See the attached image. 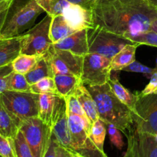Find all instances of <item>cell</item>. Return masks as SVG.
I'll return each instance as SVG.
<instances>
[{
	"mask_svg": "<svg viewBox=\"0 0 157 157\" xmlns=\"http://www.w3.org/2000/svg\"><path fill=\"white\" fill-rule=\"evenodd\" d=\"M94 26L128 39L151 30L157 9L148 0L97 1L93 9Z\"/></svg>",
	"mask_w": 157,
	"mask_h": 157,
	"instance_id": "cell-1",
	"label": "cell"
},
{
	"mask_svg": "<svg viewBox=\"0 0 157 157\" xmlns=\"http://www.w3.org/2000/svg\"><path fill=\"white\" fill-rule=\"evenodd\" d=\"M94 99L99 118L106 124H111L126 133L133 128V113L113 93L109 84L86 86Z\"/></svg>",
	"mask_w": 157,
	"mask_h": 157,
	"instance_id": "cell-2",
	"label": "cell"
},
{
	"mask_svg": "<svg viewBox=\"0 0 157 157\" xmlns=\"http://www.w3.org/2000/svg\"><path fill=\"white\" fill-rule=\"evenodd\" d=\"M44 12L36 0L13 3L9 9L0 29V39L19 36L30 29L38 15Z\"/></svg>",
	"mask_w": 157,
	"mask_h": 157,
	"instance_id": "cell-3",
	"label": "cell"
},
{
	"mask_svg": "<svg viewBox=\"0 0 157 157\" xmlns=\"http://www.w3.org/2000/svg\"><path fill=\"white\" fill-rule=\"evenodd\" d=\"M87 41L89 53L98 54L109 59H111L126 45L136 43L100 26H94L87 30Z\"/></svg>",
	"mask_w": 157,
	"mask_h": 157,
	"instance_id": "cell-4",
	"label": "cell"
},
{
	"mask_svg": "<svg viewBox=\"0 0 157 157\" xmlns=\"http://www.w3.org/2000/svg\"><path fill=\"white\" fill-rule=\"evenodd\" d=\"M0 97L6 109L21 123L38 117L39 94L31 91L6 90Z\"/></svg>",
	"mask_w": 157,
	"mask_h": 157,
	"instance_id": "cell-5",
	"label": "cell"
},
{
	"mask_svg": "<svg viewBox=\"0 0 157 157\" xmlns=\"http://www.w3.org/2000/svg\"><path fill=\"white\" fill-rule=\"evenodd\" d=\"M52 17L47 15L39 23L21 35V53L43 56L51 46L50 26Z\"/></svg>",
	"mask_w": 157,
	"mask_h": 157,
	"instance_id": "cell-6",
	"label": "cell"
},
{
	"mask_svg": "<svg viewBox=\"0 0 157 157\" xmlns=\"http://www.w3.org/2000/svg\"><path fill=\"white\" fill-rule=\"evenodd\" d=\"M137 96L133 113L134 129L140 133L156 135L157 133V94L141 95L138 93Z\"/></svg>",
	"mask_w": 157,
	"mask_h": 157,
	"instance_id": "cell-7",
	"label": "cell"
},
{
	"mask_svg": "<svg viewBox=\"0 0 157 157\" xmlns=\"http://www.w3.org/2000/svg\"><path fill=\"white\" fill-rule=\"evenodd\" d=\"M22 132L35 157H44L48 147L52 130L38 117L25 120L21 123Z\"/></svg>",
	"mask_w": 157,
	"mask_h": 157,
	"instance_id": "cell-8",
	"label": "cell"
},
{
	"mask_svg": "<svg viewBox=\"0 0 157 157\" xmlns=\"http://www.w3.org/2000/svg\"><path fill=\"white\" fill-rule=\"evenodd\" d=\"M111 59L87 53L84 56L81 82L85 86H101L107 84L111 75Z\"/></svg>",
	"mask_w": 157,
	"mask_h": 157,
	"instance_id": "cell-9",
	"label": "cell"
},
{
	"mask_svg": "<svg viewBox=\"0 0 157 157\" xmlns=\"http://www.w3.org/2000/svg\"><path fill=\"white\" fill-rule=\"evenodd\" d=\"M68 127L72 141V150L85 157H107L101 152L86 130L84 122L77 115L71 113L67 109Z\"/></svg>",
	"mask_w": 157,
	"mask_h": 157,
	"instance_id": "cell-10",
	"label": "cell"
},
{
	"mask_svg": "<svg viewBox=\"0 0 157 157\" xmlns=\"http://www.w3.org/2000/svg\"><path fill=\"white\" fill-rule=\"evenodd\" d=\"M44 56L50 63L54 76L55 75H75L78 78L81 77L84 56L57 48L53 44Z\"/></svg>",
	"mask_w": 157,
	"mask_h": 157,
	"instance_id": "cell-11",
	"label": "cell"
},
{
	"mask_svg": "<svg viewBox=\"0 0 157 157\" xmlns=\"http://www.w3.org/2000/svg\"><path fill=\"white\" fill-rule=\"evenodd\" d=\"M128 140L127 150L134 157H157V142L154 135L140 133L133 128L125 133Z\"/></svg>",
	"mask_w": 157,
	"mask_h": 157,
	"instance_id": "cell-12",
	"label": "cell"
},
{
	"mask_svg": "<svg viewBox=\"0 0 157 157\" xmlns=\"http://www.w3.org/2000/svg\"><path fill=\"white\" fill-rule=\"evenodd\" d=\"M65 104V99L57 94H39L38 117L52 128Z\"/></svg>",
	"mask_w": 157,
	"mask_h": 157,
	"instance_id": "cell-13",
	"label": "cell"
},
{
	"mask_svg": "<svg viewBox=\"0 0 157 157\" xmlns=\"http://www.w3.org/2000/svg\"><path fill=\"white\" fill-rule=\"evenodd\" d=\"M63 16L75 32L88 30L94 27L93 11L87 9L79 5L69 4L63 12Z\"/></svg>",
	"mask_w": 157,
	"mask_h": 157,
	"instance_id": "cell-14",
	"label": "cell"
},
{
	"mask_svg": "<svg viewBox=\"0 0 157 157\" xmlns=\"http://www.w3.org/2000/svg\"><path fill=\"white\" fill-rule=\"evenodd\" d=\"M53 45L57 48L69 51L75 55L84 56L89 53L87 30L84 29L74 32L67 38L53 44Z\"/></svg>",
	"mask_w": 157,
	"mask_h": 157,
	"instance_id": "cell-15",
	"label": "cell"
},
{
	"mask_svg": "<svg viewBox=\"0 0 157 157\" xmlns=\"http://www.w3.org/2000/svg\"><path fill=\"white\" fill-rule=\"evenodd\" d=\"M52 134L58 144L67 150H72V141L67 120V105L63 107L59 117L52 128Z\"/></svg>",
	"mask_w": 157,
	"mask_h": 157,
	"instance_id": "cell-16",
	"label": "cell"
},
{
	"mask_svg": "<svg viewBox=\"0 0 157 157\" xmlns=\"http://www.w3.org/2000/svg\"><path fill=\"white\" fill-rule=\"evenodd\" d=\"M21 35L7 39H0V68L12 64L21 54Z\"/></svg>",
	"mask_w": 157,
	"mask_h": 157,
	"instance_id": "cell-17",
	"label": "cell"
},
{
	"mask_svg": "<svg viewBox=\"0 0 157 157\" xmlns=\"http://www.w3.org/2000/svg\"><path fill=\"white\" fill-rule=\"evenodd\" d=\"M21 125V123L6 109L0 97V134L14 139Z\"/></svg>",
	"mask_w": 157,
	"mask_h": 157,
	"instance_id": "cell-18",
	"label": "cell"
},
{
	"mask_svg": "<svg viewBox=\"0 0 157 157\" xmlns=\"http://www.w3.org/2000/svg\"><path fill=\"white\" fill-rule=\"evenodd\" d=\"M139 43L129 44L123 48L117 54L111 58L110 65L112 71H120L128 67L130 64L136 61V51Z\"/></svg>",
	"mask_w": 157,
	"mask_h": 157,
	"instance_id": "cell-19",
	"label": "cell"
},
{
	"mask_svg": "<svg viewBox=\"0 0 157 157\" xmlns=\"http://www.w3.org/2000/svg\"><path fill=\"white\" fill-rule=\"evenodd\" d=\"M74 96L79 101L92 124L99 119V113L94 99L84 84H81L78 87Z\"/></svg>",
	"mask_w": 157,
	"mask_h": 157,
	"instance_id": "cell-20",
	"label": "cell"
},
{
	"mask_svg": "<svg viewBox=\"0 0 157 157\" xmlns=\"http://www.w3.org/2000/svg\"><path fill=\"white\" fill-rule=\"evenodd\" d=\"M54 79L58 94L64 98L75 95L78 87L83 84L81 78L75 75H55Z\"/></svg>",
	"mask_w": 157,
	"mask_h": 157,
	"instance_id": "cell-21",
	"label": "cell"
},
{
	"mask_svg": "<svg viewBox=\"0 0 157 157\" xmlns=\"http://www.w3.org/2000/svg\"><path fill=\"white\" fill-rule=\"evenodd\" d=\"M108 84L111 88L113 93L116 95L117 98L122 103L130 108V110L133 112L135 111V106H136V101H137V94H133L127 88H126L120 82L118 77L110 78L108 81Z\"/></svg>",
	"mask_w": 157,
	"mask_h": 157,
	"instance_id": "cell-22",
	"label": "cell"
},
{
	"mask_svg": "<svg viewBox=\"0 0 157 157\" xmlns=\"http://www.w3.org/2000/svg\"><path fill=\"white\" fill-rule=\"evenodd\" d=\"M75 32L66 21L63 15L52 18L50 26V38L52 43L58 42Z\"/></svg>",
	"mask_w": 157,
	"mask_h": 157,
	"instance_id": "cell-23",
	"label": "cell"
},
{
	"mask_svg": "<svg viewBox=\"0 0 157 157\" xmlns=\"http://www.w3.org/2000/svg\"><path fill=\"white\" fill-rule=\"evenodd\" d=\"M25 76L29 84L32 85L42 78H48V77L54 78V74L50 63L43 55L35 64V67L29 73L25 75Z\"/></svg>",
	"mask_w": 157,
	"mask_h": 157,
	"instance_id": "cell-24",
	"label": "cell"
},
{
	"mask_svg": "<svg viewBox=\"0 0 157 157\" xmlns=\"http://www.w3.org/2000/svg\"><path fill=\"white\" fill-rule=\"evenodd\" d=\"M42 56L34 55H26L20 54L12 62V67L13 71L17 73L26 75L29 73L37 64Z\"/></svg>",
	"mask_w": 157,
	"mask_h": 157,
	"instance_id": "cell-25",
	"label": "cell"
},
{
	"mask_svg": "<svg viewBox=\"0 0 157 157\" xmlns=\"http://www.w3.org/2000/svg\"><path fill=\"white\" fill-rule=\"evenodd\" d=\"M66 101V105H67V109L68 111L71 113H74V114L77 115L79 117L81 120L83 121L86 130L88 133V134L90 136V131H91V127L92 124L90 121L89 120L88 117H87V113H85L84 110L83 109L82 106L80 104L79 101L76 98L75 96H70L67 98H64Z\"/></svg>",
	"mask_w": 157,
	"mask_h": 157,
	"instance_id": "cell-26",
	"label": "cell"
},
{
	"mask_svg": "<svg viewBox=\"0 0 157 157\" xmlns=\"http://www.w3.org/2000/svg\"><path fill=\"white\" fill-rule=\"evenodd\" d=\"M40 7L52 18L62 15L70 3L67 0H36Z\"/></svg>",
	"mask_w": 157,
	"mask_h": 157,
	"instance_id": "cell-27",
	"label": "cell"
},
{
	"mask_svg": "<svg viewBox=\"0 0 157 157\" xmlns=\"http://www.w3.org/2000/svg\"><path fill=\"white\" fill-rule=\"evenodd\" d=\"M107 131V125L100 118L92 124L90 137H91L92 140L94 143L96 147L101 152H104V141H105Z\"/></svg>",
	"mask_w": 157,
	"mask_h": 157,
	"instance_id": "cell-28",
	"label": "cell"
},
{
	"mask_svg": "<svg viewBox=\"0 0 157 157\" xmlns=\"http://www.w3.org/2000/svg\"><path fill=\"white\" fill-rule=\"evenodd\" d=\"M31 92L37 94H58L55 79L54 78H51V77L42 78L35 84H32Z\"/></svg>",
	"mask_w": 157,
	"mask_h": 157,
	"instance_id": "cell-29",
	"label": "cell"
},
{
	"mask_svg": "<svg viewBox=\"0 0 157 157\" xmlns=\"http://www.w3.org/2000/svg\"><path fill=\"white\" fill-rule=\"evenodd\" d=\"M13 91H31V85L28 82L25 75L12 71L9 75V89Z\"/></svg>",
	"mask_w": 157,
	"mask_h": 157,
	"instance_id": "cell-30",
	"label": "cell"
},
{
	"mask_svg": "<svg viewBox=\"0 0 157 157\" xmlns=\"http://www.w3.org/2000/svg\"><path fill=\"white\" fill-rule=\"evenodd\" d=\"M13 141L17 157H35L22 132L20 130Z\"/></svg>",
	"mask_w": 157,
	"mask_h": 157,
	"instance_id": "cell-31",
	"label": "cell"
},
{
	"mask_svg": "<svg viewBox=\"0 0 157 157\" xmlns=\"http://www.w3.org/2000/svg\"><path fill=\"white\" fill-rule=\"evenodd\" d=\"M0 156L17 157L13 139L0 134Z\"/></svg>",
	"mask_w": 157,
	"mask_h": 157,
	"instance_id": "cell-32",
	"label": "cell"
},
{
	"mask_svg": "<svg viewBox=\"0 0 157 157\" xmlns=\"http://www.w3.org/2000/svg\"><path fill=\"white\" fill-rule=\"evenodd\" d=\"M130 40L133 42L139 43L140 44H147L157 48V32L155 31L150 30L144 32Z\"/></svg>",
	"mask_w": 157,
	"mask_h": 157,
	"instance_id": "cell-33",
	"label": "cell"
},
{
	"mask_svg": "<svg viewBox=\"0 0 157 157\" xmlns=\"http://www.w3.org/2000/svg\"><path fill=\"white\" fill-rule=\"evenodd\" d=\"M106 125H107V133H108L110 142L118 150H122L124 147V143L123 140L122 135L121 133V130L111 124H106Z\"/></svg>",
	"mask_w": 157,
	"mask_h": 157,
	"instance_id": "cell-34",
	"label": "cell"
},
{
	"mask_svg": "<svg viewBox=\"0 0 157 157\" xmlns=\"http://www.w3.org/2000/svg\"><path fill=\"white\" fill-rule=\"evenodd\" d=\"M123 71H124L143 74V75H146L148 78H150V77H151V75H153L155 71H156V69L150 68V67L141 64L140 62H138V61H135L134 62L130 64L128 67L124 68Z\"/></svg>",
	"mask_w": 157,
	"mask_h": 157,
	"instance_id": "cell-35",
	"label": "cell"
},
{
	"mask_svg": "<svg viewBox=\"0 0 157 157\" xmlns=\"http://www.w3.org/2000/svg\"><path fill=\"white\" fill-rule=\"evenodd\" d=\"M12 71V64L0 68V95L9 89V75Z\"/></svg>",
	"mask_w": 157,
	"mask_h": 157,
	"instance_id": "cell-36",
	"label": "cell"
},
{
	"mask_svg": "<svg viewBox=\"0 0 157 157\" xmlns=\"http://www.w3.org/2000/svg\"><path fill=\"white\" fill-rule=\"evenodd\" d=\"M141 95L156 94H157V71H155L150 78V82L148 83L145 88L140 92Z\"/></svg>",
	"mask_w": 157,
	"mask_h": 157,
	"instance_id": "cell-37",
	"label": "cell"
},
{
	"mask_svg": "<svg viewBox=\"0 0 157 157\" xmlns=\"http://www.w3.org/2000/svg\"><path fill=\"white\" fill-rule=\"evenodd\" d=\"M58 145V141L56 140L53 134H52L50 141H49L48 147V149L46 150V153L44 157H56V150Z\"/></svg>",
	"mask_w": 157,
	"mask_h": 157,
	"instance_id": "cell-38",
	"label": "cell"
},
{
	"mask_svg": "<svg viewBox=\"0 0 157 157\" xmlns=\"http://www.w3.org/2000/svg\"><path fill=\"white\" fill-rule=\"evenodd\" d=\"M67 1L71 4L79 5V6L87 9H90V10H93L97 2V0H67Z\"/></svg>",
	"mask_w": 157,
	"mask_h": 157,
	"instance_id": "cell-39",
	"label": "cell"
},
{
	"mask_svg": "<svg viewBox=\"0 0 157 157\" xmlns=\"http://www.w3.org/2000/svg\"><path fill=\"white\" fill-rule=\"evenodd\" d=\"M56 157H71L70 153L67 149L58 144L56 150Z\"/></svg>",
	"mask_w": 157,
	"mask_h": 157,
	"instance_id": "cell-40",
	"label": "cell"
},
{
	"mask_svg": "<svg viewBox=\"0 0 157 157\" xmlns=\"http://www.w3.org/2000/svg\"><path fill=\"white\" fill-rule=\"evenodd\" d=\"M13 2L14 0H7V1L0 2V17H1V15H2L5 11L8 10L10 8V6H12Z\"/></svg>",
	"mask_w": 157,
	"mask_h": 157,
	"instance_id": "cell-41",
	"label": "cell"
},
{
	"mask_svg": "<svg viewBox=\"0 0 157 157\" xmlns=\"http://www.w3.org/2000/svg\"><path fill=\"white\" fill-rule=\"evenodd\" d=\"M8 10H9V9H8ZM8 10L5 11V12H3V14H2V15H1V17H0V29H1L3 23H4V21H5V19H6V15H7Z\"/></svg>",
	"mask_w": 157,
	"mask_h": 157,
	"instance_id": "cell-42",
	"label": "cell"
},
{
	"mask_svg": "<svg viewBox=\"0 0 157 157\" xmlns=\"http://www.w3.org/2000/svg\"><path fill=\"white\" fill-rule=\"evenodd\" d=\"M69 153H70V156L71 157H85L84 156H82L81 154L80 153H77V152L73 151V150H68Z\"/></svg>",
	"mask_w": 157,
	"mask_h": 157,
	"instance_id": "cell-43",
	"label": "cell"
},
{
	"mask_svg": "<svg viewBox=\"0 0 157 157\" xmlns=\"http://www.w3.org/2000/svg\"><path fill=\"white\" fill-rule=\"evenodd\" d=\"M151 30L155 31V32H157V18L153 21V23L152 24L151 26Z\"/></svg>",
	"mask_w": 157,
	"mask_h": 157,
	"instance_id": "cell-44",
	"label": "cell"
},
{
	"mask_svg": "<svg viewBox=\"0 0 157 157\" xmlns=\"http://www.w3.org/2000/svg\"><path fill=\"white\" fill-rule=\"evenodd\" d=\"M124 157H134V156H133V155L132 154V153L130 151V150H127V153H126V154H125V156H124Z\"/></svg>",
	"mask_w": 157,
	"mask_h": 157,
	"instance_id": "cell-45",
	"label": "cell"
},
{
	"mask_svg": "<svg viewBox=\"0 0 157 157\" xmlns=\"http://www.w3.org/2000/svg\"><path fill=\"white\" fill-rule=\"evenodd\" d=\"M148 1L150 2L151 3L155 8H156L157 9V0H148Z\"/></svg>",
	"mask_w": 157,
	"mask_h": 157,
	"instance_id": "cell-46",
	"label": "cell"
},
{
	"mask_svg": "<svg viewBox=\"0 0 157 157\" xmlns=\"http://www.w3.org/2000/svg\"><path fill=\"white\" fill-rule=\"evenodd\" d=\"M155 136V139H156V142H157V133H156V135H154Z\"/></svg>",
	"mask_w": 157,
	"mask_h": 157,
	"instance_id": "cell-47",
	"label": "cell"
},
{
	"mask_svg": "<svg viewBox=\"0 0 157 157\" xmlns=\"http://www.w3.org/2000/svg\"><path fill=\"white\" fill-rule=\"evenodd\" d=\"M155 68H156L157 71V58H156V67H155Z\"/></svg>",
	"mask_w": 157,
	"mask_h": 157,
	"instance_id": "cell-48",
	"label": "cell"
},
{
	"mask_svg": "<svg viewBox=\"0 0 157 157\" xmlns=\"http://www.w3.org/2000/svg\"><path fill=\"white\" fill-rule=\"evenodd\" d=\"M97 1H110V0H97Z\"/></svg>",
	"mask_w": 157,
	"mask_h": 157,
	"instance_id": "cell-49",
	"label": "cell"
},
{
	"mask_svg": "<svg viewBox=\"0 0 157 157\" xmlns=\"http://www.w3.org/2000/svg\"><path fill=\"white\" fill-rule=\"evenodd\" d=\"M4 1H7V0H0V2H4Z\"/></svg>",
	"mask_w": 157,
	"mask_h": 157,
	"instance_id": "cell-50",
	"label": "cell"
},
{
	"mask_svg": "<svg viewBox=\"0 0 157 157\" xmlns=\"http://www.w3.org/2000/svg\"><path fill=\"white\" fill-rule=\"evenodd\" d=\"M0 157H2V156H0Z\"/></svg>",
	"mask_w": 157,
	"mask_h": 157,
	"instance_id": "cell-51",
	"label": "cell"
}]
</instances>
